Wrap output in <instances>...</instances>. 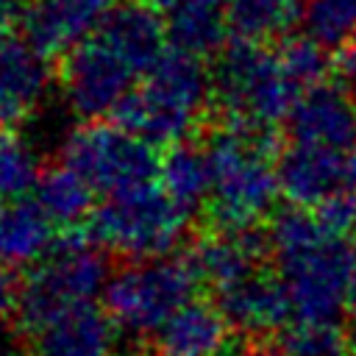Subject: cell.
Segmentation results:
<instances>
[{"label": "cell", "mask_w": 356, "mask_h": 356, "mask_svg": "<svg viewBox=\"0 0 356 356\" xmlns=\"http://www.w3.org/2000/svg\"><path fill=\"white\" fill-rule=\"evenodd\" d=\"M264 250L267 242H261L253 231H214L195 248L192 261L200 278L220 289L261 270Z\"/></svg>", "instance_id": "cell-18"}, {"label": "cell", "mask_w": 356, "mask_h": 356, "mask_svg": "<svg viewBox=\"0 0 356 356\" xmlns=\"http://www.w3.org/2000/svg\"><path fill=\"white\" fill-rule=\"evenodd\" d=\"M214 292H217V309L225 314L231 328L250 337L270 334L292 317V306L281 278L264 270H256Z\"/></svg>", "instance_id": "cell-14"}, {"label": "cell", "mask_w": 356, "mask_h": 356, "mask_svg": "<svg viewBox=\"0 0 356 356\" xmlns=\"http://www.w3.org/2000/svg\"><path fill=\"white\" fill-rule=\"evenodd\" d=\"M61 164L75 170L95 192L120 195L150 184L161 159L150 139L122 122L89 120L61 139Z\"/></svg>", "instance_id": "cell-8"}, {"label": "cell", "mask_w": 356, "mask_h": 356, "mask_svg": "<svg viewBox=\"0 0 356 356\" xmlns=\"http://www.w3.org/2000/svg\"><path fill=\"white\" fill-rule=\"evenodd\" d=\"M200 281L192 256L131 261L108 278L106 312L125 334L153 337L178 309L195 300Z\"/></svg>", "instance_id": "cell-5"}, {"label": "cell", "mask_w": 356, "mask_h": 356, "mask_svg": "<svg viewBox=\"0 0 356 356\" xmlns=\"http://www.w3.org/2000/svg\"><path fill=\"white\" fill-rule=\"evenodd\" d=\"M159 178H161V189L189 214L209 203V189H211V172H209V156L206 150L189 145V142H178L172 145V150L161 159L159 167Z\"/></svg>", "instance_id": "cell-20"}, {"label": "cell", "mask_w": 356, "mask_h": 356, "mask_svg": "<svg viewBox=\"0 0 356 356\" xmlns=\"http://www.w3.org/2000/svg\"><path fill=\"white\" fill-rule=\"evenodd\" d=\"M350 312H356V236L350 242Z\"/></svg>", "instance_id": "cell-31"}, {"label": "cell", "mask_w": 356, "mask_h": 356, "mask_svg": "<svg viewBox=\"0 0 356 356\" xmlns=\"http://www.w3.org/2000/svg\"><path fill=\"white\" fill-rule=\"evenodd\" d=\"M117 0H31L25 14V39L42 53H70L114 11Z\"/></svg>", "instance_id": "cell-13"}, {"label": "cell", "mask_w": 356, "mask_h": 356, "mask_svg": "<svg viewBox=\"0 0 356 356\" xmlns=\"http://www.w3.org/2000/svg\"><path fill=\"white\" fill-rule=\"evenodd\" d=\"M108 278L111 273L106 256L100 253V245L75 236L61 239L47 250L42 261L33 264L19 286V298L14 306L19 325L25 328V334H31L67 309L95 303V298L106 292Z\"/></svg>", "instance_id": "cell-7"}, {"label": "cell", "mask_w": 356, "mask_h": 356, "mask_svg": "<svg viewBox=\"0 0 356 356\" xmlns=\"http://www.w3.org/2000/svg\"><path fill=\"white\" fill-rule=\"evenodd\" d=\"M289 139L331 153L350 156L356 145V103L334 83L306 89L289 111Z\"/></svg>", "instance_id": "cell-11"}, {"label": "cell", "mask_w": 356, "mask_h": 356, "mask_svg": "<svg viewBox=\"0 0 356 356\" xmlns=\"http://www.w3.org/2000/svg\"><path fill=\"white\" fill-rule=\"evenodd\" d=\"M270 134L231 125L211 136L206 156L211 172L209 217L217 231H250L281 195Z\"/></svg>", "instance_id": "cell-2"}, {"label": "cell", "mask_w": 356, "mask_h": 356, "mask_svg": "<svg viewBox=\"0 0 356 356\" xmlns=\"http://www.w3.org/2000/svg\"><path fill=\"white\" fill-rule=\"evenodd\" d=\"M153 350L156 356H231L234 328L217 303L195 298L153 334Z\"/></svg>", "instance_id": "cell-15"}, {"label": "cell", "mask_w": 356, "mask_h": 356, "mask_svg": "<svg viewBox=\"0 0 356 356\" xmlns=\"http://www.w3.org/2000/svg\"><path fill=\"white\" fill-rule=\"evenodd\" d=\"M284 356H350V345L337 331V325L298 323L284 334Z\"/></svg>", "instance_id": "cell-25"}, {"label": "cell", "mask_w": 356, "mask_h": 356, "mask_svg": "<svg viewBox=\"0 0 356 356\" xmlns=\"http://www.w3.org/2000/svg\"><path fill=\"white\" fill-rule=\"evenodd\" d=\"M214 100L234 125L270 131L289 117L303 86L292 78L278 50L239 39L228 44L211 72Z\"/></svg>", "instance_id": "cell-4"}, {"label": "cell", "mask_w": 356, "mask_h": 356, "mask_svg": "<svg viewBox=\"0 0 356 356\" xmlns=\"http://www.w3.org/2000/svg\"><path fill=\"white\" fill-rule=\"evenodd\" d=\"M286 70L292 72V78L306 89L323 83V75H325V67H328V58L323 53V44L312 36H292L286 39L281 47H278Z\"/></svg>", "instance_id": "cell-26"}, {"label": "cell", "mask_w": 356, "mask_h": 356, "mask_svg": "<svg viewBox=\"0 0 356 356\" xmlns=\"http://www.w3.org/2000/svg\"><path fill=\"white\" fill-rule=\"evenodd\" d=\"M348 156L309 147V145H289L278 159V184L281 195L289 197L292 206L312 209L323 206L342 189Z\"/></svg>", "instance_id": "cell-16"}, {"label": "cell", "mask_w": 356, "mask_h": 356, "mask_svg": "<svg viewBox=\"0 0 356 356\" xmlns=\"http://www.w3.org/2000/svg\"><path fill=\"white\" fill-rule=\"evenodd\" d=\"M145 72L100 31L72 47L61 67V89L70 111L83 120L117 114Z\"/></svg>", "instance_id": "cell-9"}, {"label": "cell", "mask_w": 356, "mask_h": 356, "mask_svg": "<svg viewBox=\"0 0 356 356\" xmlns=\"http://www.w3.org/2000/svg\"><path fill=\"white\" fill-rule=\"evenodd\" d=\"M350 242L309 209H284L270 231L267 250L298 323L337 325L350 312Z\"/></svg>", "instance_id": "cell-1"}, {"label": "cell", "mask_w": 356, "mask_h": 356, "mask_svg": "<svg viewBox=\"0 0 356 356\" xmlns=\"http://www.w3.org/2000/svg\"><path fill=\"white\" fill-rule=\"evenodd\" d=\"M42 161L31 139L0 131V200H25L42 181Z\"/></svg>", "instance_id": "cell-23"}, {"label": "cell", "mask_w": 356, "mask_h": 356, "mask_svg": "<svg viewBox=\"0 0 356 356\" xmlns=\"http://www.w3.org/2000/svg\"><path fill=\"white\" fill-rule=\"evenodd\" d=\"M17 298H19L17 281L11 278V273L6 267H0V314L8 312L11 306H17Z\"/></svg>", "instance_id": "cell-28"}, {"label": "cell", "mask_w": 356, "mask_h": 356, "mask_svg": "<svg viewBox=\"0 0 356 356\" xmlns=\"http://www.w3.org/2000/svg\"><path fill=\"white\" fill-rule=\"evenodd\" d=\"M189 211L181 209L161 184H145L120 195H108L92 211L89 236L108 253L131 261L170 256L186 234Z\"/></svg>", "instance_id": "cell-6"}, {"label": "cell", "mask_w": 356, "mask_h": 356, "mask_svg": "<svg viewBox=\"0 0 356 356\" xmlns=\"http://www.w3.org/2000/svg\"><path fill=\"white\" fill-rule=\"evenodd\" d=\"M53 75L47 67V53H42L28 39L3 36L0 39V128H14L31 120L47 92Z\"/></svg>", "instance_id": "cell-12"}, {"label": "cell", "mask_w": 356, "mask_h": 356, "mask_svg": "<svg viewBox=\"0 0 356 356\" xmlns=\"http://www.w3.org/2000/svg\"><path fill=\"white\" fill-rule=\"evenodd\" d=\"M0 356H17V342L8 328L0 325Z\"/></svg>", "instance_id": "cell-32"}, {"label": "cell", "mask_w": 356, "mask_h": 356, "mask_svg": "<svg viewBox=\"0 0 356 356\" xmlns=\"http://www.w3.org/2000/svg\"><path fill=\"white\" fill-rule=\"evenodd\" d=\"M309 36L320 44H342L356 36V0H309L303 8Z\"/></svg>", "instance_id": "cell-24"}, {"label": "cell", "mask_w": 356, "mask_h": 356, "mask_svg": "<svg viewBox=\"0 0 356 356\" xmlns=\"http://www.w3.org/2000/svg\"><path fill=\"white\" fill-rule=\"evenodd\" d=\"M342 70L348 78H356V36L350 42H345V53H342Z\"/></svg>", "instance_id": "cell-30"}, {"label": "cell", "mask_w": 356, "mask_h": 356, "mask_svg": "<svg viewBox=\"0 0 356 356\" xmlns=\"http://www.w3.org/2000/svg\"><path fill=\"white\" fill-rule=\"evenodd\" d=\"M250 356H270V353H250Z\"/></svg>", "instance_id": "cell-34"}, {"label": "cell", "mask_w": 356, "mask_h": 356, "mask_svg": "<svg viewBox=\"0 0 356 356\" xmlns=\"http://www.w3.org/2000/svg\"><path fill=\"white\" fill-rule=\"evenodd\" d=\"M95 189L70 167H53L42 175L36 186V206L47 214L50 222L75 225L92 214Z\"/></svg>", "instance_id": "cell-22"}, {"label": "cell", "mask_w": 356, "mask_h": 356, "mask_svg": "<svg viewBox=\"0 0 356 356\" xmlns=\"http://www.w3.org/2000/svg\"><path fill=\"white\" fill-rule=\"evenodd\" d=\"M342 192L348 197L356 200V153L348 156V167H345V181H342Z\"/></svg>", "instance_id": "cell-29"}, {"label": "cell", "mask_w": 356, "mask_h": 356, "mask_svg": "<svg viewBox=\"0 0 356 356\" xmlns=\"http://www.w3.org/2000/svg\"><path fill=\"white\" fill-rule=\"evenodd\" d=\"M31 0H0V31H8L14 22L25 19Z\"/></svg>", "instance_id": "cell-27"}, {"label": "cell", "mask_w": 356, "mask_h": 356, "mask_svg": "<svg viewBox=\"0 0 356 356\" xmlns=\"http://www.w3.org/2000/svg\"><path fill=\"white\" fill-rule=\"evenodd\" d=\"M353 350H356V328H353Z\"/></svg>", "instance_id": "cell-33"}, {"label": "cell", "mask_w": 356, "mask_h": 356, "mask_svg": "<svg viewBox=\"0 0 356 356\" xmlns=\"http://www.w3.org/2000/svg\"><path fill=\"white\" fill-rule=\"evenodd\" d=\"M300 11V0H225L228 28L248 42H267L286 33Z\"/></svg>", "instance_id": "cell-21"}, {"label": "cell", "mask_w": 356, "mask_h": 356, "mask_svg": "<svg viewBox=\"0 0 356 356\" xmlns=\"http://www.w3.org/2000/svg\"><path fill=\"white\" fill-rule=\"evenodd\" d=\"M156 8L175 47L206 56L222 44L225 36V0H145Z\"/></svg>", "instance_id": "cell-17"}, {"label": "cell", "mask_w": 356, "mask_h": 356, "mask_svg": "<svg viewBox=\"0 0 356 356\" xmlns=\"http://www.w3.org/2000/svg\"><path fill=\"white\" fill-rule=\"evenodd\" d=\"M211 97V75L200 56L175 47L145 72L117 117L153 145H178L197 128Z\"/></svg>", "instance_id": "cell-3"}, {"label": "cell", "mask_w": 356, "mask_h": 356, "mask_svg": "<svg viewBox=\"0 0 356 356\" xmlns=\"http://www.w3.org/2000/svg\"><path fill=\"white\" fill-rule=\"evenodd\" d=\"M28 337L33 356H128L122 328L95 303L67 309Z\"/></svg>", "instance_id": "cell-10"}, {"label": "cell", "mask_w": 356, "mask_h": 356, "mask_svg": "<svg viewBox=\"0 0 356 356\" xmlns=\"http://www.w3.org/2000/svg\"><path fill=\"white\" fill-rule=\"evenodd\" d=\"M53 248V222L28 200H0V267L36 264Z\"/></svg>", "instance_id": "cell-19"}]
</instances>
